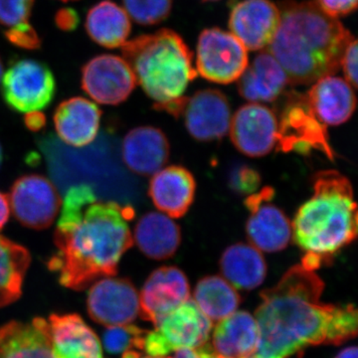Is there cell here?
<instances>
[{
	"label": "cell",
	"instance_id": "1",
	"mask_svg": "<svg viewBox=\"0 0 358 358\" xmlns=\"http://www.w3.org/2000/svg\"><path fill=\"white\" fill-rule=\"evenodd\" d=\"M324 289L315 271L299 264L262 292L255 313L260 341L247 358H289L308 346L338 345L355 338L357 308L322 303Z\"/></svg>",
	"mask_w": 358,
	"mask_h": 358
},
{
	"label": "cell",
	"instance_id": "2",
	"mask_svg": "<svg viewBox=\"0 0 358 358\" xmlns=\"http://www.w3.org/2000/svg\"><path fill=\"white\" fill-rule=\"evenodd\" d=\"M134 216L133 207L99 199L86 183L72 186L54 234L57 251L48 261L49 270L62 286L77 291L113 277L133 246L129 222Z\"/></svg>",
	"mask_w": 358,
	"mask_h": 358
},
{
	"label": "cell",
	"instance_id": "3",
	"mask_svg": "<svg viewBox=\"0 0 358 358\" xmlns=\"http://www.w3.org/2000/svg\"><path fill=\"white\" fill-rule=\"evenodd\" d=\"M279 9V27L266 50L281 64L289 83L313 84L336 74L352 33L315 1L287 0Z\"/></svg>",
	"mask_w": 358,
	"mask_h": 358
},
{
	"label": "cell",
	"instance_id": "4",
	"mask_svg": "<svg viewBox=\"0 0 358 358\" xmlns=\"http://www.w3.org/2000/svg\"><path fill=\"white\" fill-rule=\"evenodd\" d=\"M313 183V196L294 215L292 236L299 248L324 266L357 239V205L352 182L338 171H320Z\"/></svg>",
	"mask_w": 358,
	"mask_h": 358
},
{
	"label": "cell",
	"instance_id": "5",
	"mask_svg": "<svg viewBox=\"0 0 358 358\" xmlns=\"http://www.w3.org/2000/svg\"><path fill=\"white\" fill-rule=\"evenodd\" d=\"M122 58L133 70L136 83L155 101V108L178 117L188 84L197 76L192 52L171 29L141 35L122 46Z\"/></svg>",
	"mask_w": 358,
	"mask_h": 358
},
{
	"label": "cell",
	"instance_id": "6",
	"mask_svg": "<svg viewBox=\"0 0 358 358\" xmlns=\"http://www.w3.org/2000/svg\"><path fill=\"white\" fill-rule=\"evenodd\" d=\"M275 148L286 154L296 152L303 155L315 150L329 160L336 159L327 126L317 119L306 96L298 93L288 95L278 117Z\"/></svg>",
	"mask_w": 358,
	"mask_h": 358
},
{
	"label": "cell",
	"instance_id": "7",
	"mask_svg": "<svg viewBox=\"0 0 358 358\" xmlns=\"http://www.w3.org/2000/svg\"><path fill=\"white\" fill-rule=\"evenodd\" d=\"M212 326V320L189 299L145 334L143 350L152 357H166L185 348H201L208 341Z\"/></svg>",
	"mask_w": 358,
	"mask_h": 358
},
{
	"label": "cell",
	"instance_id": "8",
	"mask_svg": "<svg viewBox=\"0 0 358 358\" xmlns=\"http://www.w3.org/2000/svg\"><path fill=\"white\" fill-rule=\"evenodd\" d=\"M1 81L4 101L16 112H40L48 107L55 95L53 73L43 63L32 59L14 61Z\"/></svg>",
	"mask_w": 358,
	"mask_h": 358
},
{
	"label": "cell",
	"instance_id": "9",
	"mask_svg": "<svg viewBox=\"0 0 358 358\" xmlns=\"http://www.w3.org/2000/svg\"><path fill=\"white\" fill-rule=\"evenodd\" d=\"M248 50L231 32L205 29L197 43V74L217 84L237 81L248 66Z\"/></svg>",
	"mask_w": 358,
	"mask_h": 358
},
{
	"label": "cell",
	"instance_id": "10",
	"mask_svg": "<svg viewBox=\"0 0 358 358\" xmlns=\"http://www.w3.org/2000/svg\"><path fill=\"white\" fill-rule=\"evenodd\" d=\"M8 200L15 218L30 229L50 227L61 209L57 188L39 174L18 178L11 187Z\"/></svg>",
	"mask_w": 358,
	"mask_h": 358
},
{
	"label": "cell",
	"instance_id": "11",
	"mask_svg": "<svg viewBox=\"0 0 358 358\" xmlns=\"http://www.w3.org/2000/svg\"><path fill=\"white\" fill-rule=\"evenodd\" d=\"M275 190L266 186L245 200L250 212L246 233L250 244L260 251L275 253L286 249L292 239V223L282 209L271 203Z\"/></svg>",
	"mask_w": 358,
	"mask_h": 358
},
{
	"label": "cell",
	"instance_id": "12",
	"mask_svg": "<svg viewBox=\"0 0 358 358\" xmlns=\"http://www.w3.org/2000/svg\"><path fill=\"white\" fill-rule=\"evenodd\" d=\"M87 306L98 324L126 326L140 315V294L128 279L103 278L90 289Z\"/></svg>",
	"mask_w": 358,
	"mask_h": 358
},
{
	"label": "cell",
	"instance_id": "13",
	"mask_svg": "<svg viewBox=\"0 0 358 358\" xmlns=\"http://www.w3.org/2000/svg\"><path fill=\"white\" fill-rule=\"evenodd\" d=\"M82 88L95 102L119 105L131 95L136 85L131 68L122 57L100 55L82 69Z\"/></svg>",
	"mask_w": 358,
	"mask_h": 358
},
{
	"label": "cell",
	"instance_id": "14",
	"mask_svg": "<svg viewBox=\"0 0 358 358\" xmlns=\"http://www.w3.org/2000/svg\"><path fill=\"white\" fill-rule=\"evenodd\" d=\"M230 138L233 145L249 157H262L275 148L278 117L262 103L242 106L231 117Z\"/></svg>",
	"mask_w": 358,
	"mask_h": 358
},
{
	"label": "cell",
	"instance_id": "15",
	"mask_svg": "<svg viewBox=\"0 0 358 358\" xmlns=\"http://www.w3.org/2000/svg\"><path fill=\"white\" fill-rule=\"evenodd\" d=\"M180 115L185 128L199 141H218L229 131L231 109L222 92L205 89L186 98Z\"/></svg>",
	"mask_w": 358,
	"mask_h": 358
},
{
	"label": "cell",
	"instance_id": "16",
	"mask_svg": "<svg viewBox=\"0 0 358 358\" xmlns=\"http://www.w3.org/2000/svg\"><path fill=\"white\" fill-rule=\"evenodd\" d=\"M190 299L187 277L178 267L159 268L145 282L140 294V315L155 326Z\"/></svg>",
	"mask_w": 358,
	"mask_h": 358
},
{
	"label": "cell",
	"instance_id": "17",
	"mask_svg": "<svg viewBox=\"0 0 358 358\" xmlns=\"http://www.w3.org/2000/svg\"><path fill=\"white\" fill-rule=\"evenodd\" d=\"M280 9L271 0H242L231 10L229 28L245 48L264 50L274 38Z\"/></svg>",
	"mask_w": 358,
	"mask_h": 358
},
{
	"label": "cell",
	"instance_id": "18",
	"mask_svg": "<svg viewBox=\"0 0 358 358\" xmlns=\"http://www.w3.org/2000/svg\"><path fill=\"white\" fill-rule=\"evenodd\" d=\"M169 154L171 145L166 134L155 127L131 129L122 141V159L138 176H154L166 166Z\"/></svg>",
	"mask_w": 358,
	"mask_h": 358
},
{
	"label": "cell",
	"instance_id": "19",
	"mask_svg": "<svg viewBox=\"0 0 358 358\" xmlns=\"http://www.w3.org/2000/svg\"><path fill=\"white\" fill-rule=\"evenodd\" d=\"M196 181L185 167L167 166L154 174L148 195L155 206L171 218L185 216L194 201Z\"/></svg>",
	"mask_w": 358,
	"mask_h": 358
},
{
	"label": "cell",
	"instance_id": "20",
	"mask_svg": "<svg viewBox=\"0 0 358 358\" xmlns=\"http://www.w3.org/2000/svg\"><path fill=\"white\" fill-rule=\"evenodd\" d=\"M102 110L88 99H68L58 106L53 115L56 133L62 141L74 148L93 143L100 129Z\"/></svg>",
	"mask_w": 358,
	"mask_h": 358
},
{
	"label": "cell",
	"instance_id": "21",
	"mask_svg": "<svg viewBox=\"0 0 358 358\" xmlns=\"http://www.w3.org/2000/svg\"><path fill=\"white\" fill-rule=\"evenodd\" d=\"M310 109L326 126L345 124L355 113V91L343 78L329 75L313 83L306 94Z\"/></svg>",
	"mask_w": 358,
	"mask_h": 358
},
{
	"label": "cell",
	"instance_id": "22",
	"mask_svg": "<svg viewBox=\"0 0 358 358\" xmlns=\"http://www.w3.org/2000/svg\"><path fill=\"white\" fill-rule=\"evenodd\" d=\"M238 81V91L250 103L275 102L289 84L288 76L268 50L259 53Z\"/></svg>",
	"mask_w": 358,
	"mask_h": 358
},
{
	"label": "cell",
	"instance_id": "23",
	"mask_svg": "<svg viewBox=\"0 0 358 358\" xmlns=\"http://www.w3.org/2000/svg\"><path fill=\"white\" fill-rule=\"evenodd\" d=\"M0 358H56L44 319L0 327Z\"/></svg>",
	"mask_w": 358,
	"mask_h": 358
},
{
	"label": "cell",
	"instance_id": "24",
	"mask_svg": "<svg viewBox=\"0 0 358 358\" xmlns=\"http://www.w3.org/2000/svg\"><path fill=\"white\" fill-rule=\"evenodd\" d=\"M48 324L56 358H103L100 341L79 315H53Z\"/></svg>",
	"mask_w": 358,
	"mask_h": 358
},
{
	"label": "cell",
	"instance_id": "25",
	"mask_svg": "<svg viewBox=\"0 0 358 358\" xmlns=\"http://www.w3.org/2000/svg\"><path fill=\"white\" fill-rule=\"evenodd\" d=\"M260 331L255 317L240 310L219 320L212 336V350L225 358H247L258 348Z\"/></svg>",
	"mask_w": 358,
	"mask_h": 358
},
{
	"label": "cell",
	"instance_id": "26",
	"mask_svg": "<svg viewBox=\"0 0 358 358\" xmlns=\"http://www.w3.org/2000/svg\"><path fill=\"white\" fill-rule=\"evenodd\" d=\"M134 240L143 255L154 260H166L181 243L180 227L160 212H148L136 223Z\"/></svg>",
	"mask_w": 358,
	"mask_h": 358
},
{
	"label": "cell",
	"instance_id": "27",
	"mask_svg": "<svg viewBox=\"0 0 358 358\" xmlns=\"http://www.w3.org/2000/svg\"><path fill=\"white\" fill-rule=\"evenodd\" d=\"M219 265L224 279L235 289L258 288L267 275V263L263 254L251 244L231 245L223 252Z\"/></svg>",
	"mask_w": 358,
	"mask_h": 358
},
{
	"label": "cell",
	"instance_id": "28",
	"mask_svg": "<svg viewBox=\"0 0 358 358\" xmlns=\"http://www.w3.org/2000/svg\"><path fill=\"white\" fill-rule=\"evenodd\" d=\"M89 36L107 48H117L126 43L131 33V18L121 6L103 0L90 9L86 18Z\"/></svg>",
	"mask_w": 358,
	"mask_h": 358
},
{
	"label": "cell",
	"instance_id": "29",
	"mask_svg": "<svg viewBox=\"0 0 358 358\" xmlns=\"http://www.w3.org/2000/svg\"><path fill=\"white\" fill-rule=\"evenodd\" d=\"M30 263L31 256L25 247L0 236V307L20 299Z\"/></svg>",
	"mask_w": 358,
	"mask_h": 358
},
{
	"label": "cell",
	"instance_id": "30",
	"mask_svg": "<svg viewBox=\"0 0 358 358\" xmlns=\"http://www.w3.org/2000/svg\"><path fill=\"white\" fill-rule=\"evenodd\" d=\"M192 300L208 319L217 322L236 312L241 303L236 289L220 275H208L200 280Z\"/></svg>",
	"mask_w": 358,
	"mask_h": 358
},
{
	"label": "cell",
	"instance_id": "31",
	"mask_svg": "<svg viewBox=\"0 0 358 358\" xmlns=\"http://www.w3.org/2000/svg\"><path fill=\"white\" fill-rule=\"evenodd\" d=\"M129 17L141 25H155L169 17L171 0H122Z\"/></svg>",
	"mask_w": 358,
	"mask_h": 358
},
{
	"label": "cell",
	"instance_id": "32",
	"mask_svg": "<svg viewBox=\"0 0 358 358\" xmlns=\"http://www.w3.org/2000/svg\"><path fill=\"white\" fill-rule=\"evenodd\" d=\"M145 331L138 327L126 326L110 327L103 336V345L110 353H124L129 350H143Z\"/></svg>",
	"mask_w": 358,
	"mask_h": 358
},
{
	"label": "cell",
	"instance_id": "33",
	"mask_svg": "<svg viewBox=\"0 0 358 358\" xmlns=\"http://www.w3.org/2000/svg\"><path fill=\"white\" fill-rule=\"evenodd\" d=\"M33 3L34 0H0V24L6 32L30 25Z\"/></svg>",
	"mask_w": 358,
	"mask_h": 358
},
{
	"label": "cell",
	"instance_id": "34",
	"mask_svg": "<svg viewBox=\"0 0 358 358\" xmlns=\"http://www.w3.org/2000/svg\"><path fill=\"white\" fill-rule=\"evenodd\" d=\"M260 183V174L248 166H239L231 173V188L241 194H252L256 192Z\"/></svg>",
	"mask_w": 358,
	"mask_h": 358
},
{
	"label": "cell",
	"instance_id": "35",
	"mask_svg": "<svg viewBox=\"0 0 358 358\" xmlns=\"http://www.w3.org/2000/svg\"><path fill=\"white\" fill-rule=\"evenodd\" d=\"M357 39L353 37L346 45L341 60L345 80L353 89L357 88Z\"/></svg>",
	"mask_w": 358,
	"mask_h": 358
},
{
	"label": "cell",
	"instance_id": "36",
	"mask_svg": "<svg viewBox=\"0 0 358 358\" xmlns=\"http://www.w3.org/2000/svg\"><path fill=\"white\" fill-rule=\"evenodd\" d=\"M7 39L16 45L25 49H36L40 46V39L36 31L33 29L31 25L13 31L6 32Z\"/></svg>",
	"mask_w": 358,
	"mask_h": 358
},
{
	"label": "cell",
	"instance_id": "37",
	"mask_svg": "<svg viewBox=\"0 0 358 358\" xmlns=\"http://www.w3.org/2000/svg\"><path fill=\"white\" fill-rule=\"evenodd\" d=\"M358 0H317L320 8L334 18L348 15L357 9Z\"/></svg>",
	"mask_w": 358,
	"mask_h": 358
},
{
	"label": "cell",
	"instance_id": "38",
	"mask_svg": "<svg viewBox=\"0 0 358 358\" xmlns=\"http://www.w3.org/2000/svg\"><path fill=\"white\" fill-rule=\"evenodd\" d=\"M213 350L208 343L199 348H185L174 352L171 357L169 358H212L214 355Z\"/></svg>",
	"mask_w": 358,
	"mask_h": 358
},
{
	"label": "cell",
	"instance_id": "39",
	"mask_svg": "<svg viewBox=\"0 0 358 358\" xmlns=\"http://www.w3.org/2000/svg\"><path fill=\"white\" fill-rule=\"evenodd\" d=\"M56 21L59 27L62 28L63 30H72L78 24V16L74 10L64 9L57 14Z\"/></svg>",
	"mask_w": 358,
	"mask_h": 358
},
{
	"label": "cell",
	"instance_id": "40",
	"mask_svg": "<svg viewBox=\"0 0 358 358\" xmlns=\"http://www.w3.org/2000/svg\"><path fill=\"white\" fill-rule=\"evenodd\" d=\"M24 122L30 131H38L45 126L46 119L41 112H31L25 115Z\"/></svg>",
	"mask_w": 358,
	"mask_h": 358
},
{
	"label": "cell",
	"instance_id": "41",
	"mask_svg": "<svg viewBox=\"0 0 358 358\" xmlns=\"http://www.w3.org/2000/svg\"><path fill=\"white\" fill-rule=\"evenodd\" d=\"M10 215V205L8 197L4 193L0 192V230L6 226Z\"/></svg>",
	"mask_w": 358,
	"mask_h": 358
},
{
	"label": "cell",
	"instance_id": "42",
	"mask_svg": "<svg viewBox=\"0 0 358 358\" xmlns=\"http://www.w3.org/2000/svg\"><path fill=\"white\" fill-rule=\"evenodd\" d=\"M336 358H357V346H350L346 348L343 352L338 353Z\"/></svg>",
	"mask_w": 358,
	"mask_h": 358
},
{
	"label": "cell",
	"instance_id": "43",
	"mask_svg": "<svg viewBox=\"0 0 358 358\" xmlns=\"http://www.w3.org/2000/svg\"><path fill=\"white\" fill-rule=\"evenodd\" d=\"M3 76V66H2L1 59H0V82Z\"/></svg>",
	"mask_w": 358,
	"mask_h": 358
},
{
	"label": "cell",
	"instance_id": "44",
	"mask_svg": "<svg viewBox=\"0 0 358 358\" xmlns=\"http://www.w3.org/2000/svg\"><path fill=\"white\" fill-rule=\"evenodd\" d=\"M138 358H169V357H152V355H147V357H143V355H141L140 353V355H138Z\"/></svg>",
	"mask_w": 358,
	"mask_h": 358
},
{
	"label": "cell",
	"instance_id": "45",
	"mask_svg": "<svg viewBox=\"0 0 358 358\" xmlns=\"http://www.w3.org/2000/svg\"><path fill=\"white\" fill-rule=\"evenodd\" d=\"M2 162V150H1V145H0V166H1Z\"/></svg>",
	"mask_w": 358,
	"mask_h": 358
},
{
	"label": "cell",
	"instance_id": "46",
	"mask_svg": "<svg viewBox=\"0 0 358 358\" xmlns=\"http://www.w3.org/2000/svg\"><path fill=\"white\" fill-rule=\"evenodd\" d=\"M212 358H225V357H220V355H216V353H214L213 357H212Z\"/></svg>",
	"mask_w": 358,
	"mask_h": 358
},
{
	"label": "cell",
	"instance_id": "47",
	"mask_svg": "<svg viewBox=\"0 0 358 358\" xmlns=\"http://www.w3.org/2000/svg\"><path fill=\"white\" fill-rule=\"evenodd\" d=\"M203 1H218V0H203Z\"/></svg>",
	"mask_w": 358,
	"mask_h": 358
},
{
	"label": "cell",
	"instance_id": "48",
	"mask_svg": "<svg viewBox=\"0 0 358 358\" xmlns=\"http://www.w3.org/2000/svg\"><path fill=\"white\" fill-rule=\"evenodd\" d=\"M63 1H68V0H63Z\"/></svg>",
	"mask_w": 358,
	"mask_h": 358
}]
</instances>
